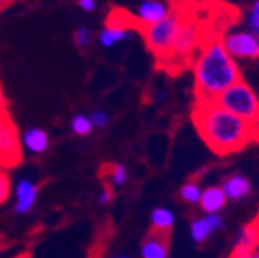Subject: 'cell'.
Segmentation results:
<instances>
[{"label":"cell","instance_id":"cell-16","mask_svg":"<svg viewBox=\"0 0 259 258\" xmlns=\"http://www.w3.org/2000/svg\"><path fill=\"white\" fill-rule=\"evenodd\" d=\"M151 224L156 232L168 234L175 224V213L167 207H157L151 212Z\"/></svg>","mask_w":259,"mask_h":258},{"label":"cell","instance_id":"cell-23","mask_svg":"<svg viewBox=\"0 0 259 258\" xmlns=\"http://www.w3.org/2000/svg\"><path fill=\"white\" fill-rule=\"evenodd\" d=\"M90 119H91V124H93V127H96V128H104V127H107V124H108V115L105 113V112H102V110H96V112H93L91 115H90Z\"/></svg>","mask_w":259,"mask_h":258},{"label":"cell","instance_id":"cell-21","mask_svg":"<svg viewBox=\"0 0 259 258\" xmlns=\"http://www.w3.org/2000/svg\"><path fill=\"white\" fill-rule=\"evenodd\" d=\"M248 26H250V33H253L259 39V0L253 4L248 13Z\"/></svg>","mask_w":259,"mask_h":258},{"label":"cell","instance_id":"cell-28","mask_svg":"<svg viewBox=\"0 0 259 258\" xmlns=\"http://www.w3.org/2000/svg\"><path fill=\"white\" fill-rule=\"evenodd\" d=\"M230 258H254V255H241V256H230Z\"/></svg>","mask_w":259,"mask_h":258},{"label":"cell","instance_id":"cell-1","mask_svg":"<svg viewBox=\"0 0 259 258\" xmlns=\"http://www.w3.org/2000/svg\"><path fill=\"white\" fill-rule=\"evenodd\" d=\"M193 122L205 144L218 155L233 153L259 139V130L214 101H196Z\"/></svg>","mask_w":259,"mask_h":258},{"label":"cell","instance_id":"cell-4","mask_svg":"<svg viewBox=\"0 0 259 258\" xmlns=\"http://www.w3.org/2000/svg\"><path fill=\"white\" fill-rule=\"evenodd\" d=\"M218 105L244 119L259 130V99L245 81H238L214 99Z\"/></svg>","mask_w":259,"mask_h":258},{"label":"cell","instance_id":"cell-20","mask_svg":"<svg viewBox=\"0 0 259 258\" xmlns=\"http://www.w3.org/2000/svg\"><path fill=\"white\" fill-rule=\"evenodd\" d=\"M11 195V181L8 173L0 169V204H4Z\"/></svg>","mask_w":259,"mask_h":258},{"label":"cell","instance_id":"cell-17","mask_svg":"<svg viewBox=\"0 0 259 258\" xmlns=\"http://www.w3.org/2000/svg\"><path fill=\"white\" fill-rule=\"evenodd\" d=\"M126 178H128V173H126L125 166H122V164H110L108 166L107 179H108V184H110L111 189L113 187L114 189L122 187L126 182Z\"/></svg>","mask_w":259,"mask_h":258},{"label":"cell","instance_id":"cell-27","mask_svg":"<svg viewBox=\"0 0 259 258\" xmlns=\"http://www.w3.org/2000/svg\"><path fill=\"white\" fill-rule=\"evenodd\" d=\"M7 110L5 108V101H4V96H2V88H0V112Z\"/></svg>","mask_w":259,"mask_h":258},{"label":"cell","instance_id":"cell-8","mask_svg":"<svg viewBox=\"0 0 259 258\" xmlns=\"http://www.w3.org/2000/svg\"><path fill=\"white\" fill-rule=\"evenodd\" d=\"M173 11V5L167 2H160V0H144L139 2L133 19L136 22V28H145L150 25H154L160 20H164L170 13Z\"/></svg>","mask_w":259,"mask_h":258},{"label":"cell","instance_id":"cell-12","mask_svg":"<svg viewBox=\"0 0 259 258\" xmlns=\"http://www.w3.org/2000/svg\"><path fill=\"white\" fill-rule=\"evenodd\" d=\"M20 142H22V147L25 150H28L29 153L40 155V153L47 152V149L50 145V136L45 130H42V128L31 127V128H26V130L22 133Z\"/></svg>","mask_w":259,"mask_h":258},{"label":"cell","instance_id":"cell-22","mask_svg":"<svg viewBox=\"0 0 259 258\" xmlns=\"http://www.w3.org/2000/svg\"><path fill=\"white\" fill-rule=\"evenodd\" d=\"M74 41L79 48H87L91 41V29L87 26H80L74 31Z\"/></svg>","mask_w":259,"mask_h":258},{"label":"cell","instance_id":"cell-10","mask_svg":"<svg viewBox=\"0 0 259 258\" xmlns=\"http://www.w3.org/2000/svg\"><path fill=\"white\" fill-rule=\"evenodd\" d=\"M222 216L219 213H210L205 216L194 218L190 224V237L194 243H204L214 231L222 228Z\"/></svg>","mask_w":259,"mask_h":258},{"label":"cell","instance_id":"cell-3","mask_svg":"<svg viewBox=\"0 0 259 258\" xmlns=\"http://www.w3.org/2000/svg\"><path fill=\"white\" fill-rule=\"evenodd\" d=\"M184 17H185L184 10H173L164 20L139 29L145 39L148 50L159 60L168 59L173 50L175 41L181 31Z\"/></svg>","mask_w":259,"mask_h":258},{"label":"cell","instance_id":"cell-2","mask_svg":"<svg viewBox=\"0 0 259 258\" xmlns=\"http://www.w3.org/2000/svg\"><path fill=\"white\" fill-rule=\"evenodd\" d=\"M196 101H214L221 93L241 81L235 59L227 53L221 39L205 41L194 60Z\"/></svg>","mask_w":259,"mask_h":258},{"label":"cell","instance_id":"cell-29","mask_svg":"<svg viewBox=\"0 0 259 258\" xmlns=\"http://www.w3.org/2000/svg\"><path fill=\"white\" fill-rule=\"evenodd\" d=\"M254 258H259V250H257V252L254 253Z\"/></svg>","mask_w":259,"mask_h":258},{"label":"cell","instance_id":"cell-24","mask_svg":"<svg viewBox=\"0 0 259 258\" xmlns=\"http://www.w3.org/2000/svg\"><path fill=\"white\" fill-rule=\"evenodd\" d=\"M113 200V189L111 187H105L101 193H99V203L101 204H108Z\"/></svg>","mask_w":259,"mask_h":258},{"label":"cell","instance_id":"cell-25","mask_svg":"<svg viewBox=\"0 0 259 258\" xmlns=\"http://www.w3.org/2000/svg\"><path fill=\"white\" fill-rule=\"evenodd\" d=\"M79 7L85 13H93L96 10V2L94 0H79Z\"/></svg>","mask_w":259,"mask_h":258},{"label":"cell","instance_id":"cell-7","mask_svg":"<svg viewBox=\"0 0 259 258\" xmlns=\"http://www.w3.org/2000/svg\"><path fill=\"white\" fill-rule=\"evenodd\" d=\"M222 45L233 59H257L259 57V39L250 31L238 29L227 33L222 39Z\"/></svg>","mask_w":259,"mask_h":258},{"label":"cell","instance_id":"cell-26","mask_svg":"<svg viewBox=\"0 0 259 258\" xmlns=\"http://www.w3.org/2000/svg\"><path fill=\"white\" fill-rule=\"evenodd\" d=\"M11 5H13V2H10V0H0V13H2L5 8L11 7Z\"/></svg>","mask_w":259,"mask_h":258},{"label":"cell","instance_id":"cell-5","mask_svg":"<svg viewBox=\"0 0 259 258\" xmlns=\"http://www.w3.org/2000/svg\"><path fill=\"white\" fill-rule=\"evenodd\" d=\"M22 142L16 125L7 110L0 112V169H10L20 163Z\"/></svg>","mask_w":259,"mask_h":258},{"label":"cell","instance_id":"cell-6","mask_svg":"<svg viewBox=\"0 0 259 258\" xmlns=\"http://www.w3.org/2000/svg\"><path fill=\"white\" fill-rule=\"evenodd\" d=\"M199 45H201V26H199V22L188 17L185 14L181 31H179V34H178V38L175 41L173 50H171L167 60H170L171 63L185 62V60L193 57V54L198 51V48L201 50Z\"/></svg>","mask_w":259,"mask_h":258},{"label":"cell","instance_id":"cell-30","mask_svg":"<svg viewBox=\"0 0 259 258\" xmlns=\"http://www.w3.org/2000/svg\"><path fill=\"white\" fill-rule=\"evenodd\" d=\"M116 258H128V256H125V255H119V256H116Z\"/></svg>","mask_w":259,"mask_h":258},{"label":"cell","instance_id":"cell-9","mask_svg":"<svg viewBox=\"0 0 259 258\" xmlns=\"http://www.w3.org/2000/svg\"><path fill=\"white\" fill-rule=\"evenodd\" d=\"M39 195V186H36L28 178H20L16 186V203H14V212L17 215L28 213L32 206H34Z\"/></svg>","mask_w":259,"mask_h":258},{"label":"cell","instance_id":"cell-15","mask_svg":"<svg viewBox=\"0 0 259 258\" xmlns=\"http://www.w3.org/2000/svg\"><path fill=\"white\" fill-rule=\"evenodd\" d=\"M227 203V197L222 190V187H207L205 190H202V197H201V209L210 215V213H218Z\"/></svg>","mask_w":259,"mask_h":258},{"label":"cell","instance_id":"cell-19","mask_svg":"<svg viewBox=\"0 0 259 258\" xmlns=\"http://www.w3.org/2000/svg\"><path fill=\"white\" fill-rule=\"evenodd\" d=\"M202 197V189L196 182H187L181 189V198L190 204H198Z\"/></svg>","mask_w":259,"mask_h":258},{"label":"cell","instance_id":"cell-18","mask_svg":"<svg viewBox=\"0 0 259 258\" xmlns=\"http://www.w3.org/2000/svg\"><path fill=\"white\" fill-rule=\"evenodd\" d=\"M93 124H91V119L90 116H85V115H74L73 119H71V130L77 135V136H87L91 133L93 130Z\"/></svg>","mask_w":259,"mask_h":258},{"label":"cell","instance_id":"cell-11","mask_svg":"<svg viewBox=\"0 0 259 258\" xmlns=\"http://www.w3.org/2000/svg\"><path fill=\"white\" fill-rule=\"evenodd\" d=\"M168 234L162 232H150L141 246L142 258H168Z\"/></svg>","mask_w":259,"mask_h":258},{"label":"cell","instance_id":"cell-14","mask_svg":"<svg viewBox=\"0 0 259 258\" xmlns=\"http://www.w3.org/2000/svg\"><path fill=\"white\" fill-rule=\"evenodd\" d=\"M222 190L227 200L239 201L250 193V181L242 175H232L222 182Z\"/></svg>","mask_w":259,"mask_h":258},{"label":"cell","instance_id":"cell-13","mask_svg":"<svg viewBox=\"0 0 259 258\" xmlns=\"http://www.w3.org/2000/svg\"><path fill=\"white\" fill-rule=\"evenodd\" d=\"M259 241V228L256 224H250L242 228L238 234L232 256H241V255H253V249L256 247Z\"/></svg>","mask_w":259,"mask_h":258}]
</instances>
